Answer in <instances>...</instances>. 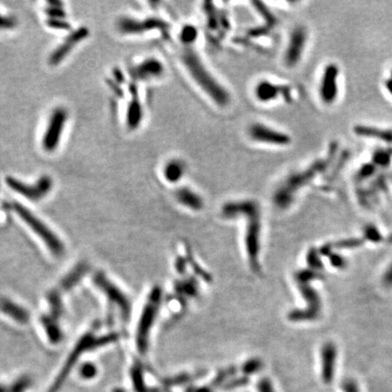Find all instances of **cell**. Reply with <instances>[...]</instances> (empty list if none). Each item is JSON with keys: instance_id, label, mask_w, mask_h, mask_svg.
Returning <instances> with one entry per match:
<instances>
[{"instance_id": "6da1fadb", "label": "cell", "mask_w": 392, "mask_h": 392, "mask_svg": "<svg viewBox=\"0 0 392 392\" xmlns=\"http://www.w3.org/2000/svg\"><path fill=\"white\" fill-rule=\"evenodd\" d=\"M223 216L234 217L244 215L247 220L246 251L250 266L254 271H260L259 253L261 236V212L258 203L253 201L232 202L223 205Z\"/></svg>"}, {"instance_id": "7a4b0ae2", "label": "cell", "mask_w": 392, "mask_h": 392, "mask_svg": "<svg viewBox=\"0 0 392 392\" xmlns=\"http://www.w3.org/2000/svg\"><path fill=\"white\" fill-rule=\"evenodd\" d=\"M118 339L119 334L116 332L98 335L96 330H88L82 334L68 353L62 367L60 368V371L54 379L48 392H58L61 389L65 381H67L69 374L72 371L73 368L78 365V361L84 354L107 346L108 344L114 343Z\"/></svg>"}, {"instance_id": "3957f363", "label": "cell", "mask_w": 392, "mask_h": 392, "mask_svg": "<svg viewBox=\"0 0 392 392\" xmlns=\"http://www.w3.org/2000/svg\"><path fill=\"white\" fill-rule=\"evenodd\" d=\"M181 58L184 68L203 92L218 106H227L231 100L230 94L209 71L194 49L190 46H186L183 49Z\"/></svg>"}, {"instance_id": "277c9868", "label": "cell", "mask_w": 392, "mask_h": 392, "mask_svg": "<svg viewBox=\"0 0 392 392\" xmlns=\"http://www.w3.org/2000/svg\"><path fill=\"white\" fill-rule=\"evenodd\" d=\"M11 208L26 227L42 242L51 255L56 258L63 256L66 252L65 242L49 223L21 203H13Z\"/></svg>"}, {"instance_id": "5b68a950", "label": "cell", "mask_w": 392, "mask_h": 392, "mask_svg": "<svg viewBox=\"0 0 392 392\" xmlns=\"http://www.w3.org/2000/svg\"><path fill=\"white\" fill-rule=\"evenodd\" d=\"M68 292L59 286H54L46 295V309L40 316L39 322L49 343L57 345L64 338L62 319L66 312L65 298Z\"/></svg>"}, {"instance_id": "8992f818", "label": "cell", "mask_w": 392, "mask_h": 392, "mask_svg": "<svg viewBox=\"0 0 392 392\" xmlns=\"http://www.w3.org/2000/svg\"><path fill=\"white\" fill-rule=\"evenodd\" d=\"M329 164L327 158L315 160L306 169L297 171L281 183L273 194V202L279 208L289 207L293 202L298 191L310 184L319 174L323 173Z\"/></svg>"}, {"instance_id": "52a82bcc", "label": "cell", "mask_w": 392, "mask_h": 392, "mask_svg": "<svg viewBox=\"0 0 392 392\" xmlns=\"http://www.w3.org/2000/svg\"><path fill=\"white\" fill-rule=\"evenodd\" d=\"M324 278V274L322 272L312 271L310 269H305L296 272L294 280L307 302V307L302 310L290 311L288 315L290 320L300 322L311 321L319 318L321 312V301L318 292L310 284V281L323 280Z\"/></svg>"}, {"instance_id": "ba28073f", "label": "cell", "mask_w": 392, "mask_h": 392, "mask_svg": "<svg viewBox=\"0 0 392 392\" xmlns=\"http://www.w3.org/2000/svg\"><path fill=\"white\" fill-rule=\"evenodd\" d=\"M161 300L162 290L159 287L155 286V288L151 290L150 294L145 302L136 329V347L139 353L142 355L146 354L148 350L151 329L155 323L156 316L158 313Z\"/></svg>"}, {"instance_id": "9c48e42d", "label": "cell", "mask_w": 392, "mask_h": 392, "mask_svg": "<svg viewBox=\"0 0 392 392\" xmlns=\"http://www.w3.org/2000/svg\"><path fill=\"white\" fill-rule=\"evenodd\" d=\"M94 285L105 296L107 303L118 311L123 320L127 321L132 311V305L126 293L111 281L104 271H97L93 277Z\"/></svg>"}, {"instance_id": "30bf717a", "label": "cell", "mask_w": 392, "mask_h": 392, "mask_svg": "<svg viewBox=\"0 0 392 392\" xmlns=\"http://www.w3.org/2000/svg\"><path fill=\"white\" fill-rule=\"evenodd\" d=\"M6 184L13 192L31 202H39L46 198L54 186L53 180L49 175L41 176L33 184L9 176L6 178Z\"/></svg>"}, {"instance_id": "8fae6325", "label": "cell", "mask_w": 392, "mask_h": 392, "mask_svg": "<svg viewBox=\"0 0 392 392\" xmlns=\"http://www.w3.org/2000/svg\"><path fill=\"white\" fill-rule=\"evenodd\" d=\"M68 120V112L64 107H57L50 114L41 141L42 147L46 152L52 153L58 149L62 140Z\"/></svg>"}, {"instance_id": "7c38bea8", "label": "cell", "mask_w": 392, "mask_h": 392, "mask_svg": "<svg viewBox=\"0 0 392 392\" xmlns=\"http://www.w3.org/2000/svg\"><path fill=\"white\" fill-rule=\"evenodd\" d=\"M339 68L337 64L329 63L325 66L320 76L319 97L325 106H332L339 97Z\"/></svg>"}, {"instance_id": "4fadbf2b", "label": "cell", "mask_w": 392, "mask_h": 392, "mask_svg": "<svg viewBox=\"0 0 392 392\" xmlns=\"http://www.w3.org/2000/svg\"><path fill=\"white\" fill-rule=\"evenodd\" d=\"M309 39V33L303 26L294 27L289 36L283 60L286 67L295 68L302 59Z\"/></svg>"}, {"instance_id": "5bb4252c", "label": "cell", "mask_w": 392, "mask_h": 392, "mask_svg": "<svg viewBox=\"0 0 392 392\" xmlns=\"http://www.w3.org/2000/svg\"><path fill=\"white\" fill-rule=\"evenodd\" d=\"M249 136L257 143L273 146H286L291 142L290 136L284 132L274 129L262 123H254L250 126Z\"/></svg>"}, {"instance_id": "9a60e30c", "label": "cell", "mask_w": 392, "mask_h": 392, "mask_svg": "<svg viewBox=\"0 0 392 392\" xmlns=\"http://www.w3.org/2000/svg\"><path fill=\"white\" fill-rule=\"evenodd\" d=\"M117 28L122 34L137 35L152 30H167L168 24H166L164 20L155 18L136 20L125 17L118 20Z\"/></svg>"}, {"instance_id": "2e32d148", "label": "cell", "mask_w": 392, "mask_h": 392, "mask_svg": "<svg viewBox=\"0 0 392 392\" xmlns=\"http://www.w3.org/2000/svg\"><path fill=\"white\" fill-rule=\"evenodd\" d=\"M89 29L85 27L72 30L64 39L63 42L54 50L49 57V64L52 66H57L58 64L63 62L68 58L73 49H75L78 44L81 43L89 36Z\"/></svg>"}, {"instance_id": "e0dca14e", "label": "cell", "mask_w": 392, "mask_h": 392, "mask_svg": "<svg viewBox=\"0 0 392 392\" xmlns=\"http://www.w3.org/2000/svg\"><path fill=\"white\" fill-rule=\"evenodd\" d=\"M0 313L19 325H27L31 314L24 305L8 296H0Z\"/></svg>"}, {"instance_id": "ac0fdd59", "label": "cell", "mask_w": 392, "mask_h": 392, "mask_svg": "<svg viewBox=\"0 0 392 392\" xmlns=\"http://www.w3.org/2000/svg\"><path fill=\"white\" fill-rule=\"evenodd\" d=\"M164 74V66L158 59L148 58L131 69V76L139 81L159 78Z\"/></svg>"}, {"instance_id": "d6986e66", "label": "cell", "mask_w": 392, "mask_h": 392, "mask_svg": "<svg viewBox=\"0 0 392 392\" xmlns=\"http://www.w3.org/2000/svg\"><path fill=\"white\" fill-rule=\"evenodd\" d=\"M337 361V348L335 344L328 342L321 348V378L329 384L333 380Z\"/></svg>"}, {"instance_id": "ffe728a7", "label": "cell", "mask_w": 392, "mask_h": 392, "mask_svg": "<svg viewBox=\"0 0 392 392\" xmlns=\"http://www.w3.org/2000/svg\"><path fill=\"white\" fill-rule=\"evenodd\" d=\"M289 87L280 86L270 81H261L255 88V96L262 103H270L280 97H290Z\"/></svg>"}, {"instance_id": "44dd1931", "label": "cell", "mask_w": 392, "mask_h": 392, "mask_svg": "<svg viewBox=\"0 0 392 392\" xmlns=\"http://www.w3.org/2000/svg\"><path fill=\"white\" fill-rule=\"evenodd\" d=\"M89 271V266L86 261H79L66 272L65 275L58 281L57 285L62 288L67 292H70L82 281Z\"/></svg>"}, {"instance_id": "7402d4cb", "label": "cell", "mask_w": 392, "mask_h": 392, "mask_svg": "<svg viewBox=\"0 0 392 392\" xmlns=\"http://www.w3.org/2000/svg\"><path fill=\"white\" fill-rule=\"evenodd\" d=\"M353 131L354 133L358 136L379 141L387 145L392 143V129L367 126V125H358L355 126Z\"/></svg>"}, {"instance_id": "603a6c76", "label": "cell", "mask_w": 392, "mask_h": 392, "mask_svg": "<svg viewBox=\"0 0 392 392\" xmlns=\"http://www.w3.org/2000/svg\"><path fill=\"white\" fill-rule=\"evenodd\" d=\"M175 197L181 204L187 208L194 211H198L203 208V199L190 188L183 187L177 190L175 193Z\"/></svg>"}, {"instance_id": "cb8c5ba5", "label": "cell", "mask_w": 392, "mask_h": 392, "mask_svg": "<svg viewBox=\"0 0 392 392\" xmlns=\"http://www.w3.org/2000/svg\"><path fill=\"white\" fill-rule=\"evenodd\" d=\"M186 165L184 161L180 159H172L167 162L164 168V176L169 183H176L183 178Z\"/></svg>"}, {"instance_id": "d4e9b609", "label": "cell", "mask_w": 392, "mask_h": 392, "mask_svg": "<svg viewBox=\"0 0 392 392\" xmlns=\"http://www.w3.org/2000/svg\"><path fill=\"white\" fill-rule=\"evenodd\" d=\"M33 385L29 375L23 374L9 383H0V392H27Z\"/></svg>"}, {"instance_id": "484cf974", "label": "cell", "mask_w": 392, "mask_h": 392, "mask_svg": "<svg viewBox=\"0 0 392 392\" xmlns=\"http://www.w3.org/2000/svg\"><path fill=\"white\" fill-rule=\"evenodd\" d=\"M364 242V239H347L338 242H328L321 247L319 253L324 256H329L333 252L334 250H341V249H352L360 246Z\"/></svg>"}, {"instance_id": "4316f807", "label": "cell", "mask_w": 392, "mask_h": 392, "mask_svg": "<svg viewBox=\"0 0 392 392\" xmlns=\"http://www.w3.org/2000/svg\"><path fill=\"white\" fill-rule=\"evenodd\" d=\"M131 377H132V381L134 384V387L136 392H161L159 389L156 388H152V387H147L144 381V375H143V369L140 367V365L136 364L132 369H131Z\"/></svg>"}, {"instance_id": "83f0119b", "label": "cell", "mask_w": 392, "mask_h": 392, "mask_svg": "<svg viewBox=\"0 0 392 392\" xmlns=\"http://www.w3.org/2000/svg\"><path fill=\"white\" fill-rule=\"evenodd\" d=\"M319 255L320 254L317 252L316 249L311 248L309 252H308V255H307V262H308V265L310 267L309 269H310V270L322 272L324 267H323V263L320 260Z\"/></svg>"}, {"instance_id": "f1b7e54d", "label": "cell", "mask_w": 392, "mask_h": 392, "mask_svg": "<svg viewBox=\"0 0 392 392\" xmlns=\"http://www.w3.org/2000/svg\"><path fill=\"white\" fill-rule=\"evenodd\" d=\"M197 35H198L197 29H195L191 25H187L181 30L180 39L185 46H190L194 43L195 39H197Z\"/></svg>"}, {"instance_id": "f546056e", "label": "cell", "mask_w": 392, "mask_h": 392, "mask_svg": "<svg viewBox=\"0 0 392 392\" xmlns=\"http://www.w3.org/2000/svg\"><path fill=\"white\" fill-rule=\"evenodd\" d=\"M176 292L180 296H194L197 292V287L194 281H182L176 284Z\"/></svg>"}, {"instance_id": "4dcf8cb0", "label": "cell", "mask_w": 392, "mask_h": 392, "mask_svg": "<svg viewBox=\"0 0 392 392\" xmlns=\"http://www.w3.org/2000/svg\"><path fill=\"white\" fill-rule=\"evenodd\" d=\"M98 372L97 365L93 362H84L79 368V375L84 379H93Z\"/></svg>"}, {"instance_id": "1f68e13d", "label": "cell", "mask_w": 392, "mask_h": 392, "mask_svg": "<svg viewBox=\"0 0 392 392\" xmlns=\"http://www.w3.org/2000/svg\"><path fill=\"white\" fill-rule=\"evenodd\" d=\"M196 377V375H191V374H182L177 377H170V378H165L163 380V383L165 386H176L180 384L187 383L191 380H193Z\"/></svg>"}, {"instance_id": "d6a6232c", "label": "cell", "mask_w": 392, "mask_h": 392, "mask_svg": "<svg viewBox=\"0 0 392 392\" xmlns=\"http://www.w3.org/2000/svg\"><path fill=\"white\" fill-rule=\"evenodd\" d=\"M364 239L373 242H378L382 240V236L375 225L368 224L364 228Z\"/></svg>"}, {"instance_id": "836d02e7", "label": "cell", "mask_w": 392, "mask_h": 392, "mask_svg": "<svg viewBox=\"0 0 392 392\" xmlns=\"http://www.w3.org/2000/svg\"><path fill=\"white\" fill-rule=\"evenodd\" d=\"M47 24L51 29L57 30H70L71 26L66 19H49L47 20Z\"/></svg>"}, {"instance_id": "e575fe53", "label": "cell", "mask_w": 392, "mask_h": 392, "mask_svg": "<svg viewBox=\"0 0 392 392\" xmlns=\"http://www.w3.org/2000/svg\"><path fill=\"white\" fill-rule=\"evenodd\" d=\"M262 367V363L261 362V360L259 359H251L249 361H247L243 366H242V372L246 375H250V374H253V373L257 372L261 369Z\"/></svg>"}, {"instance_id": "d590c367", "label": "cell", "mask_w": 392, "mask_h": 392, "mask_svg": "<svg viewBox=\"0 0 392 392\" xmlns=\"http://www.w3.org/2000/svg\"><path fill=\"white\" fill-rule=\"evenodd\" d=\"M16 25H17V20L15 18L0 13V31H6V30L14 29Z\"/></svg>"}, {"instance_id": "8d00e7d4", "label": "cell", "mask_w": 392, "mask_h": 392, "mask_svg": "<svg viewBox=\"0 0 392 392\" xmlns=\"http://www.w3.org/2000/svg\"><path fill=\"white\" fill-rule=\"evenodd\" d=\"M235 372H236V370H235V368H227V369H224L223 371H221V372L219 373L217 376L215 377V378L213 379L212 386H213V387H218V386H220L226 378L231 377V376H232Z\"/></svg>"}, {"instance_id": "74e56055", "label": "cell", "mask_w": 392, "mask_h": 392, "mask_svg": "<svg viewBox=\"0 0 392 392\" xmlns=\"http://www.w3.org/2000/svg\"><path fill=\"white\" fill-rule=\"evenodd\" d=\"M329 261L331 263V265L336 268H339V269H342L344 267L347 265V261L344 259L343 257L340 256L339 254H336V253H331L329 254Z\"/></svg>"}, {"instance_id": "f35d334b", "label": "cell", "mask_w": 392, "mask_h": 392, "mask_svg": "<svg viewBox=\"0 0 392 392\" xmlns=\"http://www.w3.org/2000/svg\"><path fill=\"white\" fill-rule=\"evenodd\" d=\"M257 387H258V391L259 392H275L271 380L267 377L261 378V380L258 382Z\"/></svg>"}, {"instance_id": "ab89813d", "label": "cell", "mask_w": 392, "mask_h": 392, "mask_svg": "<svg viewBox=\"0 0 392 392\" xmlns=\"http://www.w3.org/2000/svg\"><path fill=\"white\" fill-rule=\"evenodd\" d=\"M248 381H249V379L246 377H240L237 379H232V381H230L227 384L223 385V389H232V388H235V387H242L247 384Z\"/></svg>"}, {"instance_id": "60d3db41", "label": "cell", "mask_w": 392, "mask_h": 392, "mask_svg": "<svg viewBox=\"0 0 392 392\" xmlns=\"http://www.w3.org/2000/svg\"><path fill=\"white\" fill-rule=\"evenodd\" d=\"M382 283L387 288H392V263L387 267V271L383 274Z\"/></svg>"}, {"instance_id": "b9f144b4", "label": "cell", "mask_w": 392, "mask_h": 392, "mask_svg": "<svg viewBox=\"0 0 392 392\" xmlns=\"http://www.w3.org/2000/svg\"><path fill=\"white\" fill-rule=\"evenodd\" d=\"M384 88L386 92L392 97V69L388 72L387 78L384 80Z\"/></svg>"}, {"instance_id": "7bdbcfd3", "label": "cell", "mask_w": 392, "mask_h": 392, "mask_svg": "<svg viewBox=\"0 0 392 392\" xmlns=\"http://www.w3.org/2000/svg\"><path fill=\"white\" fill-rule=\"evenodd\" d=\"M187 392H212L210 387H190Z\"/></svg>"}, {"instance_id": "ee69618b", "label": "cell", "mask_w": 392, "mask_h": 392, "mask_svg": "<svg viewBox=\"0 0 392 392\" xmlns=\"http://www.w3.org/2000/svg\"><path fill=\"white\" fill-rule=\"evenodd\" d=\"M114 392H126V391H125V390H123V389H120V388H116V389H114Z\"/></svg>"}]
</instances>
